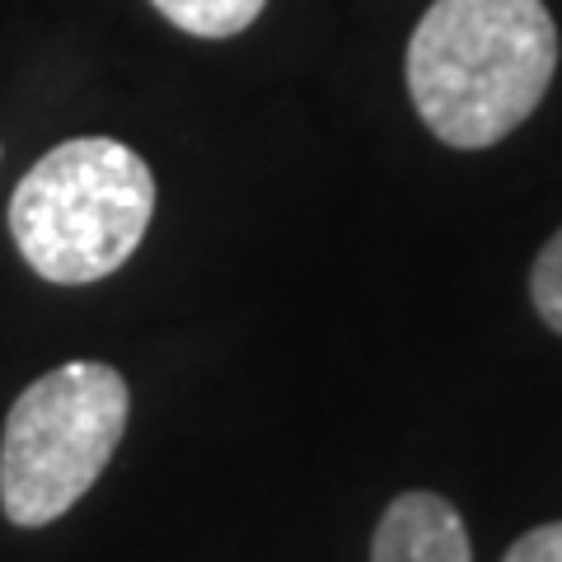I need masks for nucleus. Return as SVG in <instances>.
I'll list each match as a JSON object with an SVG mask.
<instances>
[{
	"instance_id": "f257e3e1",
	"label": "nucleus",
	"mask_w": 562,
	"mask_h": 562,
	"mask_svg": "<svg viewBox=\"0 0 562 562\" xmlns=\"http://www.w3.org/2000/svg\"><path fill=\"white\" fill-rule=\"evenodd\" d=\"M558 70V24L543 0H436L403 76L417 117L454 150H487L530 117Z\"/></svg>"
},
{
	"instance_id": "f03ea898",
	"label": "nucleus",
	"mask_w": 562,
	"mask_h": 562,
	"mask_svg": "<svg viewBox=\"0 0 562 562\" xmlns=\"http://www.w3.org/2000/svg\"><path fill=\"white\" fill-rule=\"evenodd\" d=\"M155 216V173L113 136L61 140L10 198L14 249L43 281L90 286L136 254Z\"/></svg>"
},
{
	"instance_id": "7ed1b4c3",
	"label": "nucleus",
	"mask_w": 562,
	"mask_h": 562,
	"mask_svg": "<svg viewBox=\"0 0 562 562\" xmlns=\"http://www.w3.org/2000/svg\"><path fill=\"white\" fill-rule=\"evenodd\" d=\"M132 417L113 366L66 361L14 398L0 431V512L20 530L61 520L109 469Z\"/></svg>"
},
{
	"instance_id": "20e7f679",
	"label": "nucleus",
	"mask_w": 562,
	"mask_h": 562,
	"mask_svg": "<svg viewBox=\"0 0 562 562\" xmlns=\"http://www.w3.org/2000/svg\"><path fill=\"white\" fill-rule=\"evenodd\" d=\"M371 562H473L464 516L441 492H403L375 525Z\"/></svg>"
},
{
	"instance_id": "39448f33",
	"label": "nucleus",
	"mask_w": 562,
	"mask_h": 562,
	"mask_svg": "<svg viewBox=\"0 0 562 562\" xmlns=\"http://www.w3.org/2000/svg\"><path fill=\"white\" fill-rule=\"evenodd\" d=\"M173 29L192 33V38H235L249 29L268 0H150Z\"/></svg>"
},
{
	"instance_id": "423d86ee",
	"label": "nucleus",
	"mask_w": 562,
	"mask_h": 562,
	"mask_svg": "<svg viewBox=\"0 0 562 562\" xmlns=\"http://www.w3.org/2000/svg\"><path fill=\"white\" fill-rule=\"evenodd\" d=\"M530 301L539 310V319L562 338V231L543 244L535 268H530Z\"/></svg>"
},
{
	"instance_id": "0eeeda50",
	"label": "nucleus",
	"mask_w": 562,
	"mask_h": 562,
	"mask_svg": "<svg viewBox=\"0 0 562 562\" xmlns=\"http://www.w3.org/2000/svg\"><path fill=\"white\" fill-rule=\"evenodd\" d=\"M502 562H562V520L535 525L530 535H520Z\"/></svg>"
}]
</instances>
